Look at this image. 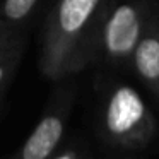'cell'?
Segmentation results:
<instances>
[{"instance_id":"6da1fadb","label":"cell","mask_w":159,"mask_h":159,"mask_svg":"<svg viewBox=\"0 0 159 159\" xmlns=\"http://www.w3.org/2000/svg\"><path fill=\"white\" fill-rule=\"evenodd\" d=\"M108 0H58L46 19L39 67L60 79L82 70L93 60L98 26Z\"/></svg>"},{"instance_id":"7a4b0ae2","label":"cell","mask_w":159,"mask_h":159,"mask_svg":"<svg viewBox=\"0 0 159 159\" xmlns=\"http://www.w3.org/2000/svg\"><path fill=\"white\" fill-rule=\"evenodd\" d=\"M152 0H108L98 26L93 60L110 65H130V58L154 12Z\"/></svg>"},{"instance_id":"3957f363","label":"cell","mask_w":159,"mask_h":159,"mask_svg":"<svg viewBox=\"0 0 159 159\" xmlns=\"http://www.w3.org/2000/svg\"><path fill=\"white\" fill-rule=\"evenodd\" d=\"M104 128L113 139H140L151 128V115L134 87L118 84L110 89L103 111Z\"/></svg>"},{"instance_id":"277c9868","label":"cell","mask_w":159,"mask_h":159,"mask_svg":"<svg viewBox=\"0 0 159 159\" xmlns=\"http://www.w3.org/2000/svg\"><path fill=\"white\" fill-rule=\"evenodd\" d=\"M137 77L159 94V12L154 9L130 58Z\"/></svg>"},{"instance_id":"5b68a950","label":"cell","mask_w":159,"mask_h":159,"mask_svg":"<svg viewBox=\"0 0 159 159\" xmlns=\"http://www.w3.org/2000/svg\"><path fill=\"white\" fill-rule=\"evenodd\" d=\"M63 134V118L50 113L39 120L22 147V159H46L58 145Z\"/></svg>"},{"instance_id":"8992f818","label":"cell","mask_w":159,"mask_h":159,"mask_svg":"<svg viewBox=\"0 0 159 159\" xmlns=\"http://www.w3.org/2000/svg\"><path fill=\"white\" fill-rule=\"evenodd\" d=\"M39 2L41 0H4L0 4V24L11 33H17L33 16Z\"/></svg>"},{"instance_id":"52a82bcc","label":"cell","mask_w":159,"mask_h":159,"mask_svg":"<svg viewBox=\"0 0 159 159\" xmlns=\"http://www.w3.org/2000/svg\"><path fill=\"white\" fill-rule=\"evenodd\" d=\"M24 52V38L19 33L12 34L9 41L0 48V91L16 72Z\"/></svg>"},{"instance_id":"ba28073f","label":"cell","mask_w":159,"mask_h":159,"mask_svg":"<svg viewBox=\"0 0 159 159\" xmlns=\"http://www.w3.org/2000/svg\"><path fill=\"white\" fill-rule=\"evenodd\" d=\"M12 34H16V33H11L9 29H5L4 26L0 24V48H2V46L9 41V38H11Z\"/></svg>"},{"instance_id":"9c48e42d","label":"cell","mask_w":159,"mask_h":159,"mask_svg":"<svg viewBox=\"0 0 159 159\" xmlns=\"http://www.w3.org/2000/svg\"><path fill=\"white\" fill-rule=\"evenodd\" d=\"M57 159H72V156H70V154H63V156H60V157H57Z\"/></svg>"}]
</instances>
